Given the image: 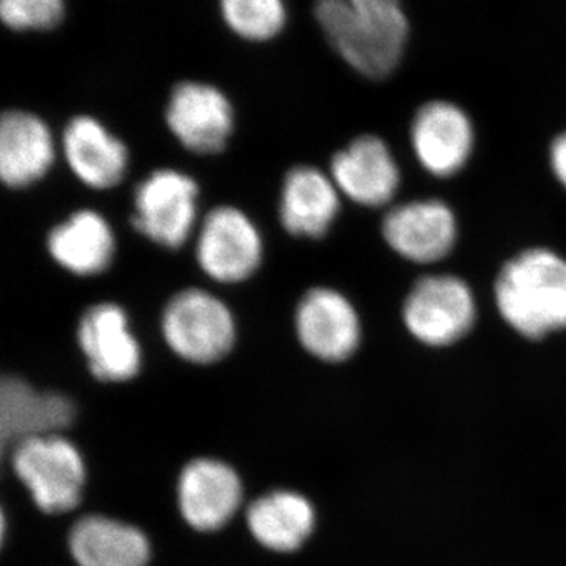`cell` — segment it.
<instances>
[{"mask_svg":"<svg viewBox=\"0 0 566 566\" xmlns=\"http://www.w3.org/2000/svg\"><path fill=\"white\" fill-rule=\"evenodd\" d=\"M315 18L346 63L381 80L397 69L409 35L400 0H316Z\"/></svg>","mask_w":566,"mask_h":566,"instance_id":"1","label":"cell"},{"mask_svg":"<svg viewBox=\"0 0 566 566\" xmlns=\"http://www.w3.org/2000/svg\"><path fill=\"white\" fill-rule=\"evenodd\" d=\"M502 318L527 338L566 327V262L557 253L534 249L502 268L495 282Z\"/></svg>","mask_w":566,"mask_h":566,"instance_id":"2","label":"cell"},{"mask_svg":"<svg viewBox=\"0 0 566 566\" xmlns=\"http://www.w3.org/2000/svg\"><path fill=\"white\" fill-rule=\"evenodd\" d=\"M164 340L188 363L223 359L237 342V323L229 305L202 289L175 293L161 316Z\"/></svg>","mask_w":566,"mask_h":566,"instance_id":"3","label":"cell"},{"mask_svg":"<svg viewBox=\"0 0 566 566\" xmlns=\"http://www.w3.org/2000/svg\"><path fill=\"white\" fill-rule=\"evenodd\" d=\"M13 468L44 513L70 512L80 504L84 461L61 436L32 438L14 446Z\"/></svg>","mask_w":566,"mask_h":566,"instance_id":"4","label":"cell"},{"mask_svg":"<svg viewBox=\"0 0 566 566\" xmlns=\"http://www.w3.org/2000/svg\"><path fill=\"white\" fill-rule=\"evenodd\" d=\"M199 186L189 175L156 170L134 192L133 227L161 248L180 249L197 222Z\"/></svg>","mask_w":566,"mask_h":566,"instance_id":"5","label":"cell"},{"mask_svg":"<svg viewBox=\"0 0 566 566\" xmlns=\"http://www.w3.org/2000/svg\"><path fill=\"white\" fill-rule=\"evenodd\" d=\"M196 259L211 281L223 285L248 281L262 264V234L244 211L223 205L203 219Z\"/></svg>","mask_w":566,"mask_h":566,"instance_id":"6","label":"cell"},{"mask_svg":"<svg viewBox=\"0 0 566 566\" xmlns=\"http://www.w3.org/2000/svg\"><path fill=\"white\" fill-rule=\"evenodd\" d=\"M471 289L453 275H431L406 297L403 318L409 333L430 346L455 344L475 322Z\"/></svg>","mask_w":566,"mask_h":566,"instance_id":"7","label":"cell"},{"mask_svg":"<svg viewBox=\"0 0 566 566\" xmlns=\"http://www.w3.org/2000/svg\"><path fill=\"white\" fill-rule=\"evenodd\" d=\"M170 132L186 150L216 155L227 147L234 118L229 98L202 82H181L174 88L166 109Z\"/></svg>","mask_w":566,"mask_h":566,"instance_id":"8","label":"cell"},{"mask_svg":"<svg viewBox=\"0 0 566 566\" xmlns=\"http://www.w3.org/2000/svg\"><path fill=\"white\" fill-rule=\"evenodd\" d=\"M294 329L305 352L324 363H342L356 353L360 323L353 304L333 289L308 290L294 312Z\"/></svg>","mask_w":566,"mask_h":566,"instance_id":"9","label":"cell"},{"mask_svg":"<svg viewBox=\"0 0 566 566\" xmlns=\"http://www.w3.org/2000/svg\"><path fill=\"white\" fill-rule=\"evenodd\" d=\"M77 344L99 381L125 382L139 374L140 345L120 305L99 303L87 308L77 324Z\"/></svg>","mask_w":566,"mask_h":566,"instance_id":"10","label":"cell"},{"mask_svg":"<svg viewBox=\"0 0 566 566\" xmlns=\"http://www.w3.org/2000/svg\"><path fill=\"white\" fill-rule=\"evenodd\" d=\"M74 416L76 408L65 395L40 392L18 376H3L0 382V436L3 447L54 436L69 428Z\"/></svg>","mask_w":566,"mask_h":566,"instance_id":"11","label":"cell"},{"mask_svg":"<svg viewBox=\"0 0 566 566\" xmlns=\"http://www.w3.org/2000/svg\"><path fill=\"white\" fill-rule=\"evenodd\" d=\"M382 233L387 244L409 262L433 263L455 244V216L439 200L406 203L386 216Z\"/></svg>","mask_w":566,"mask_h":566,"instance_id":"12","label":"cell"},{"mask_svg":"<svg viewBox=\"0 0 566 566\" xmlns=\"http://www.w3.org/2000/svg\"><path fill=\"white\" fill-rule=\"evenodd\" d=\"M331 178L338 191L364 207L389 203L400 185V172L392 153L375 136L357 137L335 153Z\"/></svg>","mask_w":566,"mask_h":566,"instance_id":"13","label":"cell"},{"mask_svg":"<svg viewBox=\"0 0 566 566\" xmlns=\"http://www.w3.org/2000/svg\"><path fill=\"white\" fill-rule=\"evenodd\" d=\"M412 147L420 164L436 177H452L471 156L474 133L455 104L434 102L417 112L411 129Z\"/></svg>","mask_w":566,"mask_h":566,"instance_id":"14","label":"cell"},{"mask_svg":"<svg viewBox=\"0 0 566 566\" xmlns=\"http://www.w3.org/2000/svg\"><path fill=\"white\" fill-rule=\"evenodd\" d=\"M241 482L230 465L214 460H196L180 476L178 499L182 517L197 531L226 526L241 504Z\"/></svg>","mask_w":566,"mask_h":566,"instance_id":"15","label":"cell"},{"mask_svg":"<svg viewBox=\"0 0 566 566\" xmlns=\"http://www.w3.org/2000/svg\"><path fill=\"white\" fill-rule=\"evenodd\" d=\"M63 153L74 177L96 191L115 188L128 170L126 145L88 115L74 117L66 125Z\"/></svg>","mask_w":566,"mask_h":566,"instance_id":"16","label":"cell"},{"mask_svg":"<svg viewBox=\"0 0 566 566\" xmlns=\"http://www.w3.org/2000/svg\"><path fill=\"white\" fill-rule=\"evenodd\" d=\"M55 161L50 126L39 115L9 111L0 120V178L9 188H28L46 177Z\"/></svg>","mask_w":566,"mask_h":566,"instance_id":"17","label":"cell"},{"mask_svg":"<svg viewBox=\"0 0 566 566\" xmlns=\"http://www.w3.org/2000/svg\"><path fill=\"white\" fill-rule=\"evenodd\" d=\"M338 192L333 178L322 170L294 167L282 185L279 216L283 229L294 237H324L340 210Z\"/></svg>","mask_w":566,"mask_h":566,"instance_id":"18","label":"cell"},{"mask_svg":"<svg viewBox=\"0 0 566 566\" xmlns=\"http://www.w3.org/2000/svg\"><path fill=\"white\" fill-rule=\"evenodd\" d=\"M48 252L63 270L81 277L104 273L115 255V234L99 212L81 210L48 234Z\"/></svg>","mask_w":566,"mask_h":566,"instance_id":"19","label":"cell"},{"mask_svg":"<svg viewBox=\"0 0 566 566\" xmlns=\"http://www.w3.org/2000/svg\"><path fill=\"white\" fill-rule=\"evenodd\" d=\"M70 551L80 566H147L150 560V545L139 528L104 516L77 521Z\"/></svg>","mask_w":566,"mask_h":566,"instance_id":"20","label":"cell"},{"mask_svg":"<svg viewBox=\"0 0 566 566\" xmlns=\"http://www.w3.org/2000/svg\"><path fill=\"white\" fill-rule=\"evenodd\" d=\"M248 524L260 545L277 553H292L314 531L315 512L303 495L275 491L249 506Z\"/></svg>","mask_w":566,"mask_h":566,"instance_id":"21","label":"cell"},{"mask_svg":"<svg viewBox=\"0 0 566 566\" xmlns=\"http://www.w3.org/2000/svg\"><path fill=\"white\" fill-rule=\"evenodd\" d=\"M221 11L227 25L245 40L274 39L285 25L282 0H221Z\"/></svg>","mask_w":566,"mask_h":566,"instance_id":"22","label":"cell"},{"mask_svg":"<svg viewBox=\"0 0 566 566\" xmlns=\"http://www.w3.org/2000/svg\"><path fill=\"white\" fill-rule=\"evenodd\" d=\"M65 0H0V14L13 31H51L61 24Z\"/></svg>","mask_w":566,"mask_h":566,"instance_id":"23","label":"cell"},{"mask_svg":"<svg viewBox=\"0 0 566 566\" xmlns=\"http://www.w3.org/2000/svg\"><path fill=\"white\" fill-rule=\"evenodd\" d=\"M551 164L558 181L566 188V133L558 136L551 147Z\"/></svg>","mask_w":566,"mask_h":566,"instance_id":"24","label":"cell"}]
</instances>
